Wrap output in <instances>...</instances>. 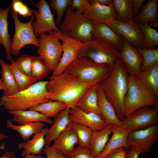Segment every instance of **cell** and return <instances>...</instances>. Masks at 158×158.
I'll return each instance as SVG.
<instances>
[{"label":"cell","mask_w":158,"mask_h":158,"mask_svg":"<svg viewBox=\"0 0 158 158\" xmlns=\"http://www.w3.org/2000/svg\"><path fill=\"white\" fill-rule=\"evenodd\" d=\"M47 85L49 100L59 101L71 108L92 86L97 84L82 80L77 75L65 71L61 74L51 76Z\"/></svg>","instance_id":"obj_1"},{"label":"cell","mask_w":158,"mask_h":158,"mask_svg":"<svg viewBox=\"0 0 158 158\" xmlns=\"http://www.w3.org/2000/svg\"><path fill=\"white\" fill-rule=\"evenodd\" d=\"M129 74L124 63L118 59L109 76L99 83L105 97L120 120L124 117V104Z\"/></svg>","instance_id":"obj_2"},{"label":"cell","mask_w":158,"mask_h":158,"mask_svg":"<svg viewBox=\"0 0 158 158\" xmlns=\"http://www.w3.org/2000/svg\"><path fill=\"white\" fill-rule=\"evenodd\" d=\"M48 81H40L25 90L12 95H3L0 98V106L7 111H25L41 103L49 101L47 97Z\"/></svg>","instance_id":"obj_3"},{"label":"cell","mask_w":158,"mask_h":158,"mask_svg":"<svg viewBox=\"0 0 158 158\" xmlns=\"http://www.w3.org/2000/svg\"><path fill=\"white\" fill-rule=\"evenodd\" d=\"M158 104V97L147 87L138 76L129 73L124 104V117L135 110Z\"/></svg>","instance_id":"obj_4"},{"label":"cell","mask_w":158,"mask_h":158,"mask_svg":"<svg viewBox=\"0 0 158 158\" xmlns=\"http://www.w3.org/2000/svg\"><path fill=\"white\" fill-rule=\"evenodd\" d=\"M70 5L65 12L63 20L60 25L62 33L85 42L94 36L93 21L85 17Z\"/></svg>","instance_id":"obj_5"},{"label":"cell","mask_w":158,"mask_h":158,"mask_svg":"<svg viewBox=\"0 0 158 158\" xmlns=\"http://www.w3.org/2000/svg\"><path fill=\"white\" fill-rule=\"evenodd\" d=\"M120 51L113 45L95 38L84 42L78 56L87 58L100 64L114 66L119 58Z\"/></svg>","instance_id":"obj_6"},{"label":"cell","mask_w":158,"mask_h":158,"mask_svg":"<svg viewBox=\"0 0 158 158\" xmlns=\"http://www.w3.org/2000/svg\"><path fill=\"white\" fill-rule=\"evenodd\" d=\"M113 66L96 63L85 57L78 56L66 68L82 80L87 82L100 83L107 78Z\"/></svg>","instance_id":"obj_7"},{"label":"cell","mask_w":158,"mask_h":158,"mask_svg":"<svg viewBox=\"0 0 158 158\" xmlns=\"http://www.w3.org/2000/svg\"><path fill=\"white\" fill-rule=\"evenodd\" d=\"M61 34L60 30L53 31L43 34L37 39L39 47L37 53L51 71L56 68L62 56V45L60 42Z\"/></svg>","instance_id":"obj_8"},{"label":"cell","mask_w":158,"mask_h":158,"mask_svg":"<svg viewBox=\"0 0 158 158\" xmlns=\"http://www.w3.org/2000/svg\"><path fill=\"white\" fill-rule=\"evenodd\" d=\"M11 14L14 21L15 32L11 42V52L14 56L18 55L20 50L24 46L29 45H34L37 49L39 47L38 39L35 35L32 26V23L35 18L32 15L30 21L23 23L19 20L18 14L11 10Z\"/></svg>","instance_id":"obj_9"},{"label":"cell","mask_w":158,"mask_h":158,"mask_svg":"<svg viewBox=\"0 0 158 158\" xmlns=\"http://www.w3.org/2000/svg\"><path fill=\"white\" fill-rule=\"evenodd\" d=\"M123 126L130 131L158 125V104L138 109L120 120Z\"/></svg>","instance_id":"obj_10"},{"label":"cell","mask_w":158,"mask_h":158,"mask_svg":"<svg viewBox=\"0 0 158 158\" xmlns=\"http://www.w3.org/2000/svg\"><path fill=\"white\" fill-rule=\"evenodd\" d=\"M31 3L37 9L32 10L36 20L33 21L32 26L36 37L53 31H59L60 29L56 25L54 15L52 13L49 4L45 0H41L35 3Z\"/></svg>","instance_id":"obj_11"},{"label":"cell","mask_w":158,"mask_h":158,"mask_svg":"<svg viewBox=\"0 0 158 158\" xmlns=\"http://www.w3.org/2000/svg\"><path fill=\"white\" fill-rule=\"evenodd\" d=\"M158 139V125L130 131L127 138L128 146L139 155L149 152Z\"/></svg>","instance_id":"obj_12"},{"label":"cell","mask_w":158,"mask_h":158,"mask_svg":"<svg viewBox=\"0 0 158 158\" xmlns=\"http://www.w3.org/2000/svg\"><path fill=\"white\" fill-rule=\"evenodd\" d=\"M105 23L136 48H142L144 36L139 24L133 21L122 22L114 19Z\"/></svg>","instance_id":"obj_13"},{"label":"cell","mask_w":158,"mask_h":158,"mask_svg":"<svg viewBox=\"0 0 158 158\" xmlns=\"http://www.w3.org/2000/svg\"><path fill=\"white\" fill-rule=\"evenodd\" d=\"M62 54L60 60L56 68L53 71L52 77L63 73L67 67L78 56L80 49L84 44L78 40L61 34Z\"/></svg>","instance_id":"obj_14"},{"label":"cell","mask_w":158,"mask_h":158,"mask_svg":"<svg viewBox=\"0 0 158 158\" xmlns=\"http://www.w3.org/2000/svg\"><path fill=\"white\" fill-rule=\"evenodd\" d=\"M69 118L71 122L85 126L92 131L100 130L107 126L105 120L97 114L85 112L76 106L70 108Z\"/></svg>","instance_id":"obj_15"},{"label":"cell","mask_w":158,"mask_h":158,"mask_svg":"<svg viewBox=\"0 0 158 158\" xmlns=\"http://www.w3.org/2000/svg\"><path fill=\"white\" fill-rule=\"evenodd\" d=\"M123 42V47L119 51V58L129 73L137 75L142 64V57L135 47L124 38Z\"/></svg>","instance_id":"obj_16"},{"label":"cell","mask_w":158,"mask_h":158,"mask_svg":"<svg viewBox=\"0 0 158 158\" xmlns=\"http://www.w3.org/2000/svg\"><path fill=\"white\" fill-rule=\"evenodd\" d=\"M130 132L124 127L116 125L112 135L104 150L95 158H104L110 152L119 148H129L127 140Z\"/></svg>","instance_id":"obj_17"},{"label":"cell","mask_w":158,"mask_h":158,"mask_svg":"<svg viewBox=\"0 0 158 158\" xmlns=\"http://www.w3.org/2000/svg\"><path fill=\"white\" fill-rule=\"evenodd\" d=\"M90 4V6L83 14L87 18L92 21L104 23L115 19L116 12L113 2L108 6L95 3Z\"/></svg>","instance_id":"obj_18"},{"label":"cell","mask_w":158,"mask_h":158,"mask_svg":"<svg viewBox=\"0 0 158 158\" xmlns=\"http://www.w3.org/2000/svg\"><path fill=\"white\" fill-rule=\"evenodd\" d=\"M93 21L94 24L93 38L110 44L121 50L123 46V38L116 33L105 23Z\"/></svg>","instance_id":"obj_19"},{"label":"cell","mask_w":158,"mask_h":158,"mask_svg":"<svg viewBox=\"0 0 158 158\" xmlns=\"http://www.w3.org/2000/svg\"><path fill=\"white\" fill-rule=\"evenodd\" d=\"M97 92L99 110L107 125L113 124L124 127L117 117L113 107L105 97L99 83Z\"/></svg>","instance_id":"obj_20"},{"label":"cell","mask_w":158,"mask_h":158,"mask_svg":"<svg viewBox=\"0 0 158 158\" xmlns=\"http://www.w3.org/2000/svg\"><path fill=\"white\" fill-rule=\"evenodd\" d=\"M70 108H66L55 118L51 127L48 129L45 137L46 145H50L68 126L71 122L69 118Z\"/></svg>","instance_id":"obj_21"},{"label":"cell","mask_w":158,"mask_h":158,"mask_svg":"<svg viewBox=\"0 0 158 158\" xmlns=\"http://www.w3.org/2000/svg\"><path fill=\"white\" fill-rule=\"evenodd\" d=\"M48 129L47 128H44L39 133L34 135L31 140L19 143L18 147L23 149L21 153L23 157L31 154L40 155L43 153L42 150L46 145L45 139Z\"/></svg>","instance_id":"obj_22"},{"label":"cell","mask_w":158,"mask_h":158,"mask_svg":"<svg viewBox=\"0 0 158 158\" xmlns=\"http://www.w3.org/2000/svg\"><path fill=\"white\" fill-rule=\"evenodd\" d=\"M115 125L110 124L100 130L92 131L90 151L91 155L94 158L104 150Z\"/></svg>","instance_id":"obj_23"},{"label":"cell","mask_w":158,"mask_h":158,"mask_svg":"<svg viewBox=\"0 0 158 158\" xmlns=\"http://www.w3.org/2000/svg\"><path fill=\"white\" fill-rule=\"evenodd\" d=\"M54 141L51 146L66 156L78 144V140L75 133L68 126Z\"/></svg>","instance_id":"obj_24"},{"label":"cell","mask_w":158,"mask_h":158,"mask_svg":"<svg viewBox=\"0 0 158 158\" xmlns=\"http://www.w3.org/2000/svg\"><path fill=\"white\" fill-rule=\"evenodd\" d=\"M11 5L3 9L0 6V44L4 47L7 59L13 60L11 52L12 40L8 33V18Z\"/></svg>","instance_id":"obj_25"},{"label":"cell","mask_w":158,"mask_h":158,"mask_svg":"<svg viewBox=\"0 0 158 158\" xmlns=\"http://www.w3.org/2000/svg\"><path fill=\"white\" fill-rule=\"evenodd\" d=\"M13 116L12 121L16 123L18 125L40 121L52 125L53 121L43 114L33 110H13L7 111Z\"/></svg>","instance_id":"obj_26"},{"label":"cell","mask_w":158,"mask_h":158,"mask_svg":"<svg viewBox=\"0 0 158 158\" xmlns=\"http://www.w3.org/2000/svg\"><path fill=\"white\" fill-rule=\"evenodd\" d=\"M99 83L90 87L78 100L75 106L85 112L95 113L103 118L97 105V91Z\"/></svg>","instance_id":"obj_27"},{"label":"cell","mask_w":158,"mask_h":158,"mask_svg":"<svg viewBox=\"0 0 158 158\" xmlns=\"http://www.w3.org/2000/svg\"><path fill=\"white\" fill-rule=\"evenodd\" d=\"M45 124L43 122L37 121L16 125L12 121L8 120L7 127L18 132L23 141L29 139L32 135L40 132L44 128Z\"/></svg>","instance_id":"obj_28"},{"label":"cell","mask_w":158,"mask_h":158,"mask_svg":"<svg viewBox=\"0 0 158 158\" xmlns=\"http://www.w3.org/2000/svg\"><path fill=\"white\" fill-rule=\"evenodd\" d=\"M158 0H149L144 5L141 12L133 18V22L140 24L157 22Z\"/></svg>","instance_id":"obj_29"},{"label":"cell","mask_w":158,"mask_h":158,"mask_svg":"<svg viewBox=\"0 0 158 158\" xmlns=\"http://www.w3.org/2000/svg\"><path fill=\"white\" fill-rule=\"evenodd\" d=\"M67 107V105L63 102L49 100L31 107L28 109L37 111L50 118H55L61 111Z\"/></svg>","instance_id":"obj_30"},{"label":"cell","mask_w":158,"mask_h":158,"mask_svg":"<svg viewBox=\"0 0 158 158\" xmlns=\"http://www.w3.org/2000/svg\"><path fill=\"white\" fill-rule=\"evenodd\" d=\"M0 65L1 78L4 87L3 95H10L19 91V87L13 74L7 66V63L1 59H0Z\"/></svg>","instance_id":"obj_31"},{"label":"cell","mask_w":158,"mask_h":158,"mask_svg":"<svg viewBox=\"0 0 158 158\" xmlns=\"http://www.w3.org/2000/svg\"><path fill=\"white\" fill-rule=\"evenodd\" d=\"M147 87L158 97V63L137 75Z\"/></svg>","instance_id":"obj_32"},{"label":"cell","mask_w":158,"mask_h":158,"mask_svg":"<svg viewBox=\"0 0 158 158\" xmlns=\"http://www.w3.org/2000/svg\"><path fill=\"white\" fill-rule=\"evenodd\" d=\"M116 15L114 20L122 22L133 21L132 0H113Z\"/></svg>","instance_id":"obj_33"},{"label":"cell","mask_w":158,"mask_h":158,"mask_svg":"<svg viewBox=\"0 0 158 158\" xmlns=\"http://www.w3.org/2000/svg\"><path fill=\"white\" fill-rule=\"evenodd\" d=\"M68 126L77 136L78 146L90 150L92 131L85 126L73 122H71Z\"/></svg>","instance_id":"obj_34"},{"label":"cell","mask_w":158,"mask_h":158,"mask_svg":"<svg viewBox=\"0 0 158 158\" xmlns=\"http://www.w3.org/2000/svg\"><path fill=\"white\" fill-rule=\"evenodd\" d=\"M11 62V64L7 63V65L13 74L20 91L27 89L37 82L36 79L21 72L17 67L15 61L12 60Z\"/></svg>","instance_id":"obj_35"},{"label":"cell","mask_w":158,"mask_h":158,"mask_svg":"<svg viewBox=\"0 0 158 158\" xmlns=\"http://www.w3.org/2000/svg\"><path fill=\"white\" fill-rule=\"evenodd\" d=\"M142 55L143 61L140 71H143L158 63V49L136 48Z\"/></svg>","instance_id":"obj_36"},{"label":"cell","mask_w":158,"mask_h":158,"mask_svg":"<svg viewBox=\"0 0 158 158\" xmlns=\"http://www.w3.org/2000/svg\"><path fill=\"white\" fill-rule=\"evenodd\" d=\"M144 36V42L142 48H153L158 46V32L148 24H140Z\"/></svg>","instance_id":"obj_37"},{"label":"cell","mask_w":158,"mask_h":158,"mask_svg":"<svg viewBox=\"0 0 158 158\" xmlns=\"http://www.w3.org/2000/svg\"><path fill=\"white\" fill-rule=\"evenodd\" d=\"M51 71L44 61L39 56H36L32 63L31 77L37 81L42 80L48 76Z\"/></svg>","instance_id":"obj_38"},{"label":"cell","mask_w":158,"mask_h":158,"mask_svg":"<svg viewBox=\"0 0 158 158\" xmlns=\"http://www.w3.org/2000/svg\"><path fill=\"white\" fill-rule=\"evenodd\" d=\"M72 0H51L49 5L51 9L55 10L57 13L55 22L57 26L60 25L63 20L65 12L70 5Z\"/></svg>","instance_id":"obj_39"},{"label":"cell","mask_w":158,"mask_h":158,"mask_svg":"<svg viewBox=\"0 0 158 158\" xmlns=\"http://www.w3.org/2000/svg\"><path fill=\"white\" fill-rule=\"evenodd\" d=\"M36 56L24 54L17 58L15 61L18 68L26 75L31 76V68L32 62Z\"/></svg>","instance_id":"obj_40"},{"label":"cell","mask_w":158,"mask_h":158,"mask_svg":"<svg viewBox=\"0 0 158 158\" xmlns=\"http://www.w3.org/2000/svg\"><path fill=\"white\" fill-rule=\"evenodd\" d=\"M12 10L18 13L23 18H28L32 15V10L21 0H13L11 4Z\"/></svg>","instance_id":"obj_41"},{"label":"cell","mask_w":158,"mask_h":158,"mask_svg":"<svg viewBox=\"0 0 158 158\" xmlns=\"http://www.w3.org/2000/svg\"><path fill=\"white\" fill-rule=\"evenodd\" d=\"M67 158H94L90 150L78 146L66 156Z\"/></svg>","instance_id":"obj_42"},{"label":"cell","mask_w":158,"mask_h":158,"mask_svg":"<svg viewBox=\"0 0 158 158\" xmlns=\"http://www.w3.org/2000/svg\"><path fill=\"white\" fill-rule=\"evenodd\" d=\"M42 151L46 155L45 158H67L62 153L50 145H45Z\"/></svg>","instance_id":"obj_43"},{"label":"cell","mask_w":158,"mask_h":158,"mask_svg":"<svg viewBox=\"0 0 158 158\" xmlns=\"http://www.w3.org/2000/svg\"><path fill=\"white\" fill-rule=\"evenodd\" d=\"M71 5L73 8L83 14L90 6V4L89 0H73Z\"/></svg>","instance_id":"obj_44"},{"label":"cell","mask_w":158,"mask_h":158,"mask_svg":"<svg viewBox=\"0 0 158 158\" xmlns=\"http://www.w3.org/2000/svg\"><path fill=\"white\" fill-rule=\"evenodd\" d=\"M128 148L121 147L109 153L104 158H126Z\"/></svg>","instance_id":"obj_45"},{"label":"cell","mask_w":158,"mask_h":158,"mask_svg":"<svg viewBox=\"0 0 158 158\" xmlns=\"http://www.w3.org/2000/svg\"><path fill=\"white\" fill-rule=\"evenodd\" d=\"M145 1V0H132L133 17H135L138 15L141 7Z\"/></svg>","instance_id":"obj_46"},{"label":"cell","mask_w":158,"mask_h":158,"mask_svg":"<svg viewBox=\"0 0 158 158\" xmlns=\"http://www.w3.org/2000/svg\"><path fill=\"white\" fill-rule=\"evenodd\" d=\"M0 150H5V145L4 143L2 144L0 147ZM0 158H16L15 154L10 151L5 152Z\"/></svg>","instance_id":"obj_47"},{"label":"cell","mask_w":158,"mask_h":158,"mask_svg":"<svg viewBox=\"0 0 158 158\" xmlns=\"http://www.w3.org/2000/svg\"><path fill=\"white\" fill-rule=\"evenodd\" d=\"M89 1L90 3H95L104 6H108L113 2L112 0H89Z\"/></svg>","instance_id":"obj_48"},{"label":"cell","mask_w":158,"mask_h":158,"mask_svg":"<svg viewBox=\"0 0 158 158\" xmlns=\"http://www.w3.org/2000/svg\"><path fill=\"white\" fill-rule=\"evenodd\" d=\"M139 154L133 148L130 147L128 150V152L126 158H138Z\"/></svg>","instance_id":"obj_49"},{"label":"cell","mask_w":158,"mask_h":158,"mask_svg":"<svg viewBox=\"0 0 158 158\" xmlns=\"http://www.w3.org/2000/svg\"><path fill=\"white\" fill-rule=\"evenodd\" d=\"M23 158H44V157L40 155L36 154H29L28 155L24 157Z\"/></svg>","instance_id":"obj_50"},{"label":"cell","mask_w":158,"mask_h":158,"mask_svg":"<svg viewBox=\"0 0 158 158\" xmlns=\"http://www.w3.org/2000/svg\"><path fill=\"white\" fill-rule=\"evenodd\" d=\"M9 138V137L8 135L4 134L0 131V142L5 140Z\"/></svg>","instance_id":"obj_51"},{"label":"cell","mask_w":158,"mask_h":158,"mask_svg":"<svg viewBox=\"0 0 158 158\" xmlns=\"http://www.w3.org/2000/svg\"><path fill=\"white\" fill-rule=\"evenodd\" d=\"M1 74V71H0V75ZM4 87L3 83V80L0 77V90H4Z\"/></svg>","instance_id":"obj_52"},{"label":"cell","mask_w":158,"mask_h":158,"mask_svg":"<svg viewBox=\"0 0 158 158\" xmlns=\"http://www.w3.org/2000/svg\"><path fill=\"white\" fill-rule=\"evenodd\" d=\"M149 25L152 27H158V23L157 22H154L150 23V24Z\"/></svg>","instance_id":"obj_53"}]
</instances>
